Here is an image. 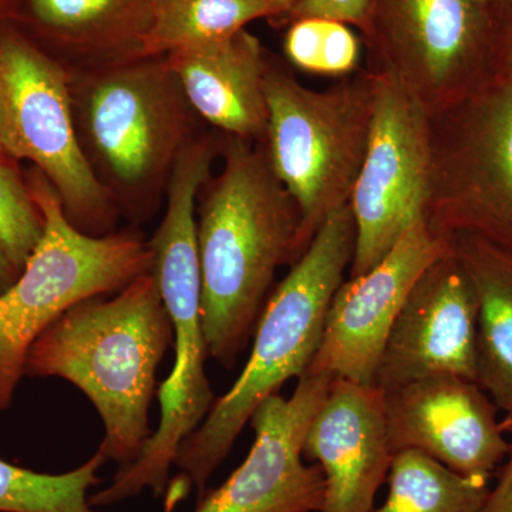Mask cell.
<instances>
[{"label": "cell", "instance_id": "6da1fadb", "mask_svg": "<svg viewBox=\"0 0 512 512\" xmlns=\"http://www.w3.org/2000/svg\"><path fill=\"white\" fill-rule=\"evenodd\" d=\"M220 158L198 195L197 242L208 355L229 370L254 338L276 271L298 261L301 218L262 141L222 134Z\"/></svg>", "mask_w": 512, "mask_h": 512}, {"label": "cell", "instance_id": "7a4b0ae2", "mask_svg": "<svg viewBox=\"0 0 512 512\" xmlns=\"http://www.w3.org/2000/svg\"><path fill=\"white\" fill-rule=\"evenodd\" d=\"M173 342V323L150 271L123 291L64 312L30 349L25 376L59 377L82 390L103 421L97 451L126 467L153 436L157 370Z\"/></svg>", "mask_w": 512, "mask_h": 512}, {"label": "cell", "instance_id": "3957f363", "mask_svg": "<svg viewBox=\"0 0 512 512\" xmlns=\"http://www.w3.org/2000/svg\"><path fill=\"white\" fill-rule=\"evenodd\" d=\"M217 156L192 141L181 150L168 178L163 221L148 241L151 274L174 329L173 372L161 384V419L140 457L120 467L113 483L90 497L92 505H113L150 488L161 494L181 443L200 427L215 402L205 373L208 348L202 328L197 202Z\"/></svg>", "mask_w": 512, "mask_h": 512}, {"label": "cell", "instance_id": "277c9868", "mask_svg": "<svg viewBox=\"0 0 512 512\" xmlns=\"http://www.w3.org/2000/svg\"><path fill=\"white\" fill-rule=\"evenodd\" d=\"M355 242V220L348 204L326 218L269 295L247 365L175 454V466L200 494L255 410L288 380L308 372L322 340L330 302L352 264Z\"/></svg>", "mask_w": 512, "mask_h": 512}, {"label": "cell", "instance_id": "5b68a950", "mask_svg": "<svg viewBox=\"0 0 512 512\" xmlns=\"http://www.w3.org/2000/svg\"><path fill=\"white\" fill-rule=\"evenodd\" d=\"M74 124L84 156L121 217L148 220L195 111L165 56H136L70 70Z\"/></svg>", "mask_w": 512, "mask_h": 512}, {"label": "cell", "instance_id": "8992f818", "mask_svg": "<svg viewBox=\"0 0 512 512\" xmlns=\"http://www.w3.org/2000/svg\"><path fill=\"white\" fill-rule=\"evenodd\" d=\"M266 154L299 211L298 259L332 212L349 204L365 160L375 74L359 69L325 90L303 86L269 59Z\"/></svg>", "mask_w": 512, "mask_h": 512}, {"label": "cell", "instance_id": "52a82bcc", "mask_svg": "<svg viewBox=\"0 0 512 512\" xmlns=\"http://www.w3.org/2000/svg\"><path fill=\"white\" fill-rule=\"evenodd\" d=\"M28 187L45 229L15 284L0 295V412L13 402L37 339L76 303L123 291L153 265L150 244L136 229L104 237L67 220L55 188L39 170Z\"/></svg>", "mask_w": 512, "mask_h": 512}, {"label": "cell", "instance_id": "ba28073f", "mask_svg": "<svg viewBox=\"0 0 512 512\" xmlns=\"http://www.w3.org/2000/svg\"><path fill=\"white\" fill-rule=\"evenodd\" d=\"M0 93L5 153L36 165L79 231L92 237L116 232L119 208L77 137L69 69L10 23L0 28Z\"/></svg>", "mask_w": 512, "mask_h": 512}, {"label": "cell", "instance_id": "9c48e42d", "mask_svg": "<svg viewBox=\"0 0 512 512\" xmlns=\"http://www.w3.org/2000/svg\"><path fill=\"white\" fill-rule=\"evenodd\" d=\"M434 237L474 235L512 254V89L498 77L431 117Z\"/></svg>", "mask_w": 512, "mask_h": 512}, {"label": "cell", "instance_id": "30bf717a", "mask_svg": "<svg viewBox=\"0 0 512 512\" xmlns=\"http://www.w3.org/2000/svg\"><path fill=\"white\" fill-rule=\"evenodd\" d=\"M360 35L366 69L399 83L431 117L493 77L497 29L478 0H370Z\"/></svg>", "mask_w": 512, "mask_h": 512}, {"label": "cell", "instance_id": "8fae6325", "mask_svg": "<svg viewBox=\"0 0 512 512\" xmlns=\"http://www.w3.org/2000/svg\"><path fill=\"white\" fill-rule=\"evenodd\" d=\"M372 73V128L349 200L356 227L349 276L379 264L404 232L424 218L430 198L429 111L389 76Z\"/></svg>", "mask_w": 512, "mask_h": 512}, {"label": "cell", "instance_id": "7c38bea8", "mask_svg": "<svg viewBox=\"0 0 512 512\" xmlns=\"http://www.w3.org/2000/svg\"><path fill=\"white\" fill-rule=\"evenodd\" d=\"M332 380L305 373L291 397H268L249 420L255 441L244 463L195 512H322L325 477L306 466L303 444Z\"/></svg>", "mask_w": 512, "mask_h": 512}, {"label": "cell", "instance_id": "4fadbf2b", "mask_svg": "<svg viewBox=\"0 0 512 512\" xmlns=\"http://www.w3.org/2000/svg\"><path fill=\"white\" fill-rule=\"evenodd\" d=\"M450 249V241L434 237L421 218L379 264L343 281L330 302L318 352L306 373L373 384L407 296L421 274Z\"/></svg>", "mask_w": 512, "mask_h": 512}, {"label": "cell", "instance_id": "5bb4252c", "mask_svg": "<svg viewBox=\"0 0 512 512\" xmlns=\"http://www.w3.org/2000/svg\"><path fill=\"white\" fill-rule=\"evenodd\" d=\"M394 454L416 450L454 473L488 481L510 453L498 407L473 380L440 375L383 390Z\"/></svg>", "mask_w": 512, "mask_h": 512}, {"label": "cell", "instance_id": "9a60e30c", "mask_svg": "<svg viewBox=\"0 0 512 512\" xmlns=\"http://www.w3.org/2000/svg\"><path fill=\"white\" fill-rule=\"evenodd\" d=\"M477 318L476 289L451 248L421 274L407 296L373 386L390 390L440 375L476 382Z\"/></svg>", "mask_w": 512, "mask_h": 512}, {"label": "cell", "instance_id": "2e32d148", "mask_svg": "<svg viewBox=\"0 0 512 512\" xmlns=\"http://www.w3.org/2000/svg\"><path fill=\"white\" fill-rule=\"evenodd\" d=\"M393 457L383 390L333 379L303 444L325 477L322 512L372 511Z\"/></svg>", "mask_w": 512, "mask_h": 512}, {"label": "cell", "instance_id": "e0dca14e", "mask_svg": "<svg viewBox=\"0 0 512 512\" xmlns=\"http://www.w3.org/2000/svg\"><path fill=\"white\" fill-rule=\"evenodd\" d=\"M165 57L197 116L227 136L265 140V74L271 56L258 37L242 29Z\"/></svg>", "mask_w": 512, "mask_h": 512}, {"label": "cell", "instance_id": "ac0fdd59", "mask_svg": "<svg viewBox=\"0 0 512 512\" xmlns=\"http://www.w3.org/2000/svg\"><path fill=\"white\" fill-rule=\"evenodd\" d=\"M160 0H23L19 18L67 69L141 56Z\"/></svg>", "mask_w": 512, "mask_h": 512}, {"label": "cell", "instance_id": "d6986e66", "mask_svg": "<svg viewBox=\"0 0 512 512\" xmlns=\"http://www.w3.org/2000/svg\"><path fill=\"white\" fill-rule=\"evenodd\" d=\"M450 242L477 293L476 382L512 434V254L474 235Z\"/></svg>", "mask_w": 512, "mask_h": 512}, {"label": "cell", "instance_id": "ffe728a7", "mask_svg": "<svg viewBox=\"0 0 512 512\" xmlns=\"http://www.w3.org/2000/svg\"><path fill=\"white\" fill-rule=\"evenodd\" d=\"M282 18L265 0H160L144 36L141 56H167L227 39L259 19Z\"/></svg>", "mask_w": 512, "mask_h": 512}, {"label": "cell", "instance_id": "44dd1931", "mask_svg": "<svg viewBox=\"0 0 512 512\" xmlns=\"http://www.w3.org/2000/svg\"><path fill=\"white\" fill-rule=\"evenodd\" d=\"M386 481V501L370 512H483L491 490L416 450L394 454Z\"/></svg>", "mask_w": 512, "mask_h": 512}, {"label": "cell", "instance_id": "7402d4cb", "mask_svg": "<svg viewBox=\"0 0 512 512\" xmlns=\"http://www.w3.org/2000/svg\"><path fill=\"white\" fill-rule=\"evenodd\" d=\"M106 458L99 451L76 470L37 473L0 458V512H94L89 490Z\"/></svg>", "mask_w": 512, "mask_h": 512}, {"label": "cell", "instance_id": "603a6c76", "mask_svg": "<svg viewBox=\"0 0 512 512\" xmlns=\"http://www.w3.org/2000/svg\"><path fill=\"white\" fill-rule=\"evenodd\" d=\"M45 229L28 183L0 156V242L22 272Z\"/></svg>", "mask_w": 512, "mask_h": 512}, {"label": "cell", "instance_id": "cb8c5ba5", "mask_svg": "<svg viewBox=\"0 0 512 512\" xmlns=\"http://www.w3.org/2000/svg\"><path fill=\"white\" fill-rule=\"evenodd\" d=\"M369 6L370 0H296L285 19L288 22L308 18L333 20L360 30L365 25Z\"/></svg>", "mask_w": 512, "mask_h": 512}, {"label": "cell", "instance_id": "d4e9b609", "mask_svg": "<svg viewBox=\"0 0 512 512\" xmlns=\"http://www.w3.org/2000/svg\"><path fill=\"white\" fill-rule=\"evenodd\" d=\"M493 76L503 80L512 89V19L497 28Z\"/></svg>", "mask_w": 512, "mask_h": 512}, {"label": "cell", "instance_id": "484cf974", "mask_svg": "<svg viewBox=\"0 0 512 512\" xmlns=\"http://www.w3.org/2000/svg\"><path fill=\"white\" fill-rule=\"evenodd\" d=\"M483 512H512V444L510 453L498 471L497 484L488 494Z\"/></svg>", "mask_w": 512, "mask_h": 512}, {"label": "cell", "instance_id": "4316f807", "mask_svg": "<svg viewBox=\"0 0 512 512\" xmlns=\"http://www.w3.org/2000/svg\"><path fill=\"white\" fill-rule=\"evenodd\" d=\"M493 20L495 29L512 19V0H478Z\"/></svg>", "mask_w": 512, "mask_h": 512}, {"label": "cell", "instance_id": "83f0119b", "mask_svg": "<svg viewBox=\"0 0 512 512\" xmlns=\"http://www.w3.org/2000/svg\"><path fill=\"white\" fill-rule=\"evenodd\" d=\"M20 275V271L13 264L12 259L0 242V295L9 288L10 285L15 284L16 279Z\"/></svg>", "mask_w": 512, "mask_h": 512}, {"label": "cell", "instance_id": "f1b7e54d", "mask_svg": "<svg viewBox=\"0 0 512 512\" xmlns=\"http://www.w3.org/2000/svg\"><path fill=\"white\" fill-rule=\"evenodd\" d=\"M23 0H0V28L18 20Z\"/></svg>", "mask_w": 512, "mask_h": 512}, {"label": "cell", "instance_id": "f546056e", "mask_svg": "<svg viewBox=\"0 0 512 512\" xmlns=\"http://www.w3.org/2000/svg\"><path fill=\"white\" fill-rule=\"evenodd\" d=\"M265 2L272 3V5H275L276 8L281 9L282 18H285V16L291 12L293 5L296 3V0H265Z\"/></svg>", "mask_w": 512, "mask_h": 512}, {"label": "cell", "instance_id": "4dcf8cb0", "mask_svg": "<svg viewBox=\"0 0 512 512\" xmlns=\"http://www.w3.org/2000/svg\"><path fill=\"white\" fill-rule=\"evenodd\" d=\"M3 130H5V114H3L2 93H0V156H5V147H3Z\"/></svg>", "mask_w": 512, "mask_h": 512}]
</instances>
